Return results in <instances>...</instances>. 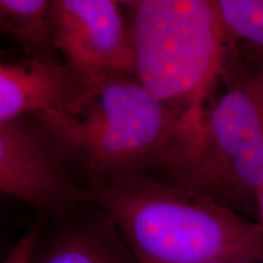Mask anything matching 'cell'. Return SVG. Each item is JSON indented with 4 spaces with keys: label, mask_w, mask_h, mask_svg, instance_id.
<instances>
[{
    "label": "cell",
    "mask_w": 263,
    "mask_h": 263,
    "mask_svg": "<svg viewBox=\"0 0 263 263\" xmlns=\"http://www.w3.org/2000/svg\"><path fill=\"white\" fill-rule=\"evenodd\" d=\"M87 193L116 227L138 263L263 259L258 222L149 172L90 179Z\"/></svg>",
    "instance_id": "cell-1"
},
{
    "label": "cell",
    "mask_w": 263,
    "mask_h": 263,
    "mask_svg": "<svg viewBox=\"0 0 263 263\" xmlns=\"http://www.w3.org/2000/svg\"><path fill=\"white\" fill-rule=\"evenodd\" d=\"M83 93L33 116L66 164L90 179L159 171L190 132L136 76L89 72Z\"/></svg>",
    "instance_id": "cell-2"
},
{
    "label": "cell",
    "mask_w": 263,
    "mask_h": 263,
    "mask_svg": "<svg viewBox=\"0 0 263 263\" xmlns=\"http://www.w3.org/2000/svg\"><path fill=\"white\" fill-rule=\"evenodd\" d=\"M122 3L136 77L193 130L226 70L228 42L216 0Z\"/></svg>",
    "instance_id": "cell-3"
},
{
    "label": "cell",
    "mask_w": 263,
    "mask_h": 263,
    "mask_svg": "<svg viewBox=\"0 0 263 263\" xmlns=\"http://www.w3.org/2000/svg\"><path fill=\"white\" fill-rule=\"evenodd\" d=\"M179 188L238 212L263 186V66L212 94L199 123L159 170Z\"/></svg>",
    "instance_id": "cell-4"
},
{
    "label": "cell",
    "mask_w": 263,
    "mask_h": 263,
    "mask_svg": "<svg viewBox=\"0 0 263 263\" xmlns=\"http://www.w3.org/2000/svg\"><path fill=\"white\" fill-rule=\"evenodd\" d=\"M0 194L55 213L89 200L38 124L25 118L0 121Z\"/></svg>",
    "instance_id": "cell-5"
},
{
    "label": "cell",
    "mask_w": 263,
    "mask_h": 263,
    "mask_svg": "<svg viewBox=\"0 0 263 263\" xmlns=\"http://www.w3.org/2000/svg\"><path fill=\"white\" fill-rule=\"evenodd\" d=\"M122 2L55 0L51 3L55 49L83 72L136 76L129 18Z\"/></svg>",
    "instance_id": "cell-6"
},
{
    "label": "cell",
    "mask_w": 263,
    "mask_h": 263,
    "mask_svg": "<svg viewBox=\"0 0 263 263\" xmlns=\"http://www.w3.org/2000/svg\"><path fill=\"white\" fill-rule=\"evenodd\" d=\"M88 72L70 64L0 51V121L21 120L60 106L87 89Z\"/></svg>",
    "instance_id": "cell-7"
},
{
    "label": "cell",
    "mask_w": 263,
    "mask_h": 263,
    "mask_svg": "<svg viewBox=\"0 0 263 263\" xmlns=\"http://www.w3.org/2000/svg\"><path fill=\"white\" fill-rule=\"evenodd\" d=\"M31 263H138L116 227L101 211L65 226L35 246Z\"/></svg>",
    "instance_id": "cell-8"
},
{
    "label": "cell",
    "mask_w": 263,
    "mask_h": 263,
    "mask_svg": "<svg viewBox=\"0 0 263 263\" xmlns=\"http://www.w3.org/2000/svg\"><path fill=\"white\" fill-rule=\"evenodd\" d=\"M51 3L49 0H0V31L15 41L25 57L55 61Z\"/></svg>",
    "instance_id": "cell-9"
},
{
    "label": "cell",
    "mask_w": 263,
    "mask_h": 263,
    "mask_svg": "<svg viewBox=\"0 0 263 263\" xmlns=\"http://www.w3.org/2000/svg\"><path fill=\"white\" fill-rule=\"evenodd\" d=\"M227 42L263 49V0H216Z\"/></svg>",
    "instance_id": "cell-10"
},
{
    "label": "cell",
    "mask_w": 263,
    "mask_h": 263,
    "mask_svg": "<svg viewBox=\"0 0 263 263\" xmlns=\"http://www.w3.org/2000/svg\"><path fill=\"white\" fill-rule=\"evenodd\" d=\"M42 233V226L35 224L17 240V242L0 259V263H31Z\"/></svg>",
    "instance_id": "cell-11"
},
{
    "label": "cell",
    "mask_w": 263,
    "mask_h": 263,
    "mask_svg": "<svg viewBox=\"0 0 263 263\" xmlns=\"http://www.w3.org/2000/svg\"><path fill=\"white\" fill-rule=\"evenodd\" d=\"M256 211L258 215V223L263 228V186L256 195Z\"/></svg>",
    "instance_id": "cell-12"
},
{
    "label": "cell",
    "mask_w": 263,
    "mask_h": 263,
    "mask_svg": "<svg viewBox=\"0 0 263 263\" xmlns=\"http://www.w3.org/2000/svg\"><path fill=\"white\" fill-rule=\"evenodd\" d=\"M210 263H248V262H241V261H216V262H210Z\"/></svg>",
    "instance_id": "cell-13"
},
{
    "label": "cell",
    "mask_w": 263,
    "mask_h": 263,
    "mask_svg": "<svg viewBox=\"0 0 263 263\" xmlns=\"http://www.w3.org/2000/svg\"><path fill=\"white\" fill-rule=\"evenodd\" d=\"M261 263H263V259H262V261H261Z\"/></svg>",
    "instance_id": "cell-14"
}]
</instances>
